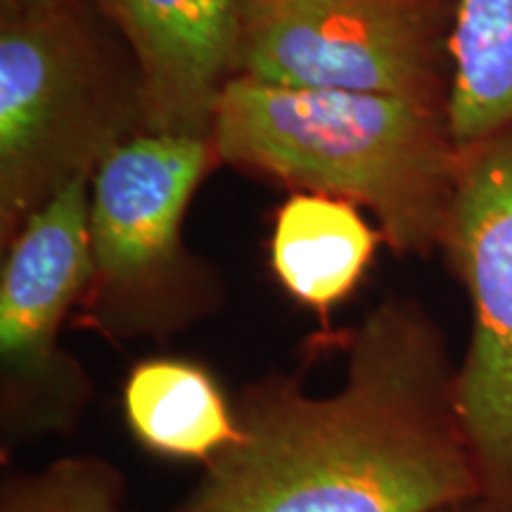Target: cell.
Returning a JSON list of instances; mask_svg holds the SVG:
<instances>
[{
  "instance_id": "1",
  "label": "cell",
  "mask_w": 512,
  "mask_h": 512,
  "mask_svg": "<svg viewBox=\"0 0 512 512\" xmlns=\"http://www.w3.org/2000/svg\"><path fill=\"white\" fill-rule=\"evenodd\" d=\"M444 335L413 299H384L349 339L344 380L249 384L240 437L204 463L178 512H437L482 498Z\"/></svg>"
},
{
  "instance_id": "2",
  "label": "cell",
  "mask_w": 512,
  "mask_h": 512,
  "mask_svg": "<svg viewBox=\"0 0 512 512\" xmlns=\"http://www.w3.org/2000/svg\"><path fill=\"white\" fill-rule=\"evenodd\" d=\"M209 138L223 164L370 209L396 254L441 249L460 169L446 110L233 76Z\"/></svg>"
},
{
  "instance_id": "3",
  "label": "cell",
  "mask_w": 512,
  "mask_h": 512,
  "mask_svg": "<svg viewBox=\"0 0 512 512\" xmlns=\"http://www.w3.org/2000/svg\"><path fill=\"white\" fill-rule=\"evenodd\" d=\"M143 128L136 74H119L74 0L0 19V238Z\"/></svg>"
},
{
  "instance_id": "4",
  "label": "cell",
  "mask_w": 512,
  "mask_h": 512,
  "mask_svg": "<svg viewBox=\"0 0 512 512\" xmlns=\"http://www.w3.org/2000/svg\"><path fill=\"white\" fill-rule=\"evenodd\" d=\"M207 136L136 133L91 178L93 285L83 304L112 337L169 335L207 304L183 247L188 204L214 162Z\"/></svg>"
},
{
  "instance_id": "5",
  "label": "cell",
  "mask_w": 512,
  "mask_h": 512,
  "mask_svg": "<svg viewBox=\"0 0 512 512\" xmlns=\"http://www.w3.org/2000/svg\"><path fill=\"white\" fill-rule=\"evenodd\" d=\"M453 0H242L233 76L446 110Z\"/></svg>"
},
{
  "instance_id": "6",
  "label": "cell",
  "mask_w": 512,
  "mask_h": 512,
  "mask_svg": "<svg viewBox=\"0 0 512 512\" xmlns=\"http://www.w3.org/2000/svg\"><path fill=\"white\" fill-rule=\"evenodd\" d=\"M91 181L57 192L10 240L0 275L3 446L69 434L93 399L88 370L60 347L67 313L93 285Z\"/></svg>"
},
{
  "instance_id": "7",
  "label": "cell",
  "mask_w": 512,
  "mask_h": 512,
  "mask_svg": "<svg viewBox=\"0 0 512 512\" xmlns=\"http://www.w3.org/2000/svg\"><path fill=\"white\" fill-rule=\"evenodd\" d=\"M441 252L472 306L470 342L456 368L460 425L482 498L512 512V124L460 147Z\"/></svg>"
},
{
  "instance_id": "8",
  "label": "cell",
  "mask_w": 512,
  "mask_h": 512,
  "mask_svg": "<svg viewBox=\"0 0 512 512\" xmlns=\"http://www.w3.org/2000/svg\"><path fill=\"white\" fill-rule=\"evenodd\" d=\"M126 38L143 131L211 136L233 79L242 0H91Z\"/></svg>"
},
{
  "instance_id": "9",
  "label": "cell",
  "mask_w": 512,
  "mask_h": 512,
  "mask_svg": "<svg viewBox=\"0 0 512 512\" xmlns=\"http://www.w3.org/2000/svg\"><path fill=\"white\" fill-rule=\"evenodd\" d=\"M382 240L354 202L294 190L275 214L271 268L294 302L328 316L361 283Z\"/></svg>"
},
{
  "instance_id": "10",
  "label": "cell",
  "mask_w": 512,
  "mask_h": 512,
  "mask_svg": "<svg viewBox=\"0 0 512 512\" xmlns=\"http://www.w3.org/2000/svg\"><path fill=\"white\" fill-rule=\"evenodd\" d=\"M121 406L131 432L166 458L207 463L240 437L235 408L202 363L157 356L126 377Z\"/></svg>"
},
{
  "instance_id": "11",
  "label": "cell",
  "mask_w": 512,
  "mask_h": 512,
  "mask_svg": "<svg viewBox=\"0 0 512 512\" xmlns=\"http://www.w3.org/2000/svg\"><path fill=\"white\" fill-rule=\"evenodd\" d=\"M446 119L458 147L512 124V0H453Z\"/></svg>"
},
{
  "instance_id": "12",
  "label": "cell",
  "mask_w": 512,
  "mask_h": 512,
  "mask_svg": "<svg viewBox=\"0 0 512 512\" xmlns=\"http://www.w3.org/2000/svg\"><path fill=\"white\" fill-rule=\"evenodd\" d=\"M0 512L131 510L124 503V477L117 467L95 456H74L5 477Z\"/></svg>"
},
{
  "instance_id": "13",
  "label": "cell",
  "mask_w": 512,
  "mask_h": 512,
  "mask_svg": "<svg viewBox=\"0 0 512 512\" xmlns=\"http://www.w3.org/2000/svg\"><path fill=\"white\" fill-rule=\"evenodd\" d=\"M437 512H498L494 505H489L484 498H475V501H465L458 505H451V508L437 510Z\"/></svg>"
},
{
  "instance_id": "14",
  "label": "cell",
  "mask_w": 512,
  "mask_h": 512,
  "mask_svg": "<svg viewBox=\"0 0 512 512\" xmlns=\"http://www.w3.org/2000/svg\"><path fill=\"white\" fill-rule=\"evenodd\" d=\"M43 3H53V0H0V5H3V12L34 8V5H43Z\"/></svg>"
}]
</instances>
